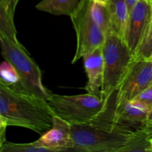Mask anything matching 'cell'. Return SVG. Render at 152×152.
I'll use <instances>...</instances> for the list:
<instances>
[{
    "instance_id": "8fae6325",
    "label": "cell",
    "mask_w": 152,
    "mask_h": 152,
    "mask_svg": "<svg viewBox=\"0 0 152 152\" xmlns=\"http://www.w3.org/2000/svg\"><path fill=\"white\" fill-rule=\"evenodd\" d=\"M84 67L88 81L85 90L87 93L102 97L104 61L102 46L83 56Z\"/></svg>"
},
{
    "instance_id": "30bf717a",
    "label": "cell",
    "mask_w": 152,
    "mask_h": 152,
    "mask_svg": "<svg viewBox=\"0 0 152 152\" xmlns=\"http://www.w3.org/2000/svg\"><path fill=\"white\" fill-rule=\"evenodd\" d=\"M37 142L52 152L72 151L71 125L54 115L51 129L41 135Z\"/></svg>"
},
{
    "instance_id": "7402d4cb",
    "label": "cell",
    "mask_w": 152,
    "mask_h": 152,
    "mask_svg": "<svg viewBox=\"0 0 152 152\" xmlns=\"http://www.w3.org/2000/svg\"><path fill=\"white\" fill-rule=\"evenodd\" d=\"M142 129L146 132L149 139H152V110L148 114L146 123H145V126L142 128Z\"/></svg>"
},
{
    "instance_id": "484cf974",
    "label": "cell",
    "mask_w": 152,
    "mask_h": 152,
    "mask_svg": "<svg viewBox=\"0 0 152 152\" xmlns=\"http://www.w3.org/2000/svg\"><path fill=\"white\" fill-rule=\"evenodd\" d=\"M148 151H152V139L150 140V142H149V146H148Z\"/></svg>"
},
{
    "instance_id": "603a6c76",
    "label": "cell",
    "mask_w": 152,
    "mask_h": 152,
    "mask_svg": "<svg viewBox=\"0 0 152 152\" xmlns=\"http://www.w3.org/2000/svg\"><path fill=\"white\" fill-rule=\"evenodd\" d=\"M140 0H126V3H127L128 9H129V12L131 11L132 7L136 4L137 2H138Z\"/></svg>"
},
{
    "instance_id": "5b68a950",
    "label": "cell",
    "mask_w": 152,
    "mask_h": 152,
    "mask_svg": "<svg viewBox=\"0 0 152 152\" xmlns=\"http://www.w3.org/2000/svg\"><path fill=\"white\" fill-rule=\"evenodd\" d=\"M104 76L102 97H109L121 84L129 65L134 60V54L124 39L111 31L105 37L102 45Z\"/></svg>"
},
{
    "instance_id": "83f0119b",
    "label": "cell",
    "mask_w": 152,
    "mask_h": 152,
    "mask_svg": "<svg viewBox=\"0 0 152 152\" xmlns=\"http://www.w3.org/2000/svg\"><path fill=\"white\" fill-rule=\"evenodd\" d=\"M148 59H152V53H151V56H150V58Z\"/></svg>"
},
{
    "instance_id": "ffe728a7",
    "label": "cell",
    "mask_w": 152,
    "mask_h": 152,
    "mask_svg": "<svg viewBox=\"0 0 152 152\" xmlns=\"http://www.w3.org/2000/svg\"><path fill=\"white\" fill-rule=\"evenodd\" d=\"M133 100L137 101L146 106L150 111L152 110V85L138 94Z\"/></svg>"
},
{
    "instance_id": "9c48e42d",
    "label": "cell",
    "mask_w": 152,
    "mask_h": 152,
    "mask_svg": "<svg viewBox=\"0 0 152 152\" xmlns=\"http://www.w3.org/2000/svg\"><path fill=\"white\" fill-rule=\"evenodd\" d=\"M150 111L146 106L137 101L117 100L116 98L114 120L118 126L137 132L144 127Z\"/></svg>"
},
{
    "instance_id": "4fadbf2b",
    "label": "cell",
    "mask_w": 152,
    "mask_h": 152,
    "mask_svg": "<svg viewBox=\"0 0 152 152\" xmlns=\"http://www.w3.org/2000/svg\"><path fill=\"white\" fill-rule=\"evenodd\" d=\"M79 4V0H42L36 5V8L56 16H71L77 10Z\"/></svg>"
},
{
    "instance_id": "ba28073f",
    "label": "cell",
    "mask_w": 152,
    "mask_h": 152,
    "mask_svg": "<svg viewBox=\"0 0 152 152\" xmlns=\"http://www.w3.org/2000/svg\"><path fill=\"white\" fill-rule=\"evenodd\" d=\"M152 85V59H134L117 91L116 98L133 100Z\"/></svg>"
},
{
    "instance_id": "3957f363",
    "label": "cell",
    "mask_w": 152,
    "mask_h": 152,
    "mask_svg": "<svg viewBox=\"0 0 152 152\" xmlns=\"http://www.w3.org/2000/svg\"><path fill=\"white\" fill-rule=\"evenodd\" d=\"M0 46L4 59L16 68L21 77V86L16 90L47 100L50 93L43 86L41 70L25 47L18 39L3 34H0Z\"/></svg>"
},
{
    "instance_id": "cb8c5ba5",
    "label": "cell",
    "mask_w": 152,
    "mask_h": 152,
    "mask_svg": "<svg viewBox=\"0 0 152 152\" xmlns=\"http://www.w3.org/2000/svg\"><path fill=\"white\" fill-rule=\"evenodd\" d=\"M151 35H152V14H151V22H150V26H149V29H148V37H147V39H148L149 37H151Z\"/></svg>"
},
{
    "instance_id": "7a4b0ae2",
    "label": "cell",
    "mask_w": 152,
    "mask_h": 152,
    "mask_svg": "<svg viewBox=\"0 0 152 152\" xmlns=\"http://www.w3.org/2000/svg\"><path fill=\"white\" fill-rule=\"evenodd\" d=\"M53 116L47 100L0 82V123L42 135L51 129Z\"/></svg>"
},
{
    "instance_id": "7c38bea8",
    "label": "cell",
    "mask_w": 152,
    "mask_h": 152,
    "mask_svg": "<svg viewBox=\"0 0 152 152\" xmlns=\"http://www.w3.org/2000/svg\"><path fill=\"white\" fill-rule=\"evenodd\" d=\"M107 4L111 17L112 31L124 39L129 13L126 0H108Z\"/></svg>"
},
{
    "instance_id": "d6986e66",
    "label": "cell",
    "mask_w": 152,
    "mask_h": 152,
    "mask_svg": "<svg viewBox=\"0 0 152 152\" xmlns=\"http://www.w3.org/2000/svg\"><path fill=\"white\" fill-rule=\"evenodd\" d=\"M152 53V35L140 47L135 53L134 59H148Z\"/></svg>"
},
{
    "instance_id": "d4e9b609",
    "label": "cell",
    "mask_w": 152,
    "mask_h": 152,
    "mask_svg": "<svg viewBox=\"0 0 152 152\" xmlns=\"http://www.w3.org/2000/svg\"><path fill=\"white\" fill-rule=\"evenodd\" d=\"M93 1H96V2L102 3V4H107V3H108V0H93Z\"/></svg>"
},
{
    "instance_id": "277c9868",
    "label": "cell",
    "mask_w": 152,
    "mask_h": 152,
    "mask_svg": "<svg viewBox=\"0 0 152 152\" xmlns=\"http://www.w3.org/2000/svg\"><path fill=\"white\" fill-rule=\"evenodd\" d=\"M108 100V98H100L89 93L71 96L50 93L47 102L53 115L73 125L94 120L104 111Z\"/></svg>"
},
{
    "instance_id": "9a60e30c",
    "label": "cell",
    "mask_w": 152,
    "mask_h": 152,
    "mask_svg": "<svg viewBox=\"0 0 152 152\" xmlns=\"http://www.w3.org/2000/svg\"><path fill=\"white\" fill-rule=\"evenodd\" d=\"M0 152H52L40 145L37 140L28 143H15L5 140L0 145Z\"/></svg>"
},
{
    "instance_id": "6da1fadb",
    "label": "cell",
    "mask_w": 152,
    "mask_h": 152,
    "mask_svg": "<svg viewBox=\"0 0 152 152\" xmlns=\"http://www.w3.org/2000/svg\"><path fill=\"white\" fill-rule=\"evenodd\" d=\"M117 91L108 97L102 113L92 122L71 125L72 151L120 152L136 132L124 129L114 120Z\"/></svg>"
},
{
    "instance_id": "44dd1931",
    "label": "cell",
    "mask_w": 152,
    "mask_h": 152,
    "mask_svg": "<svg viewBox=\"0 0 152 152\" xmlns=\"http://www.w3.org/2000/svg\"><path fill=\"white\" fill-rule=\"evenodd\" d=\"M19 0H0V5L3 6L7 9L12 16H14L15 10Z\"/></svg>"
},
{
    "instance_id": "8992f818",
    "label": "cell",
    "mask_w": 152,
    "mask_h": 152,
    "mask_svg": "<svg viewBox=\"0 0 152 152\" xmlns=\"http://www.w3.org/2000/svg\"><path fill=\"white\" fill-rule=\"evenodd\" d=\"M91 4L92 0H80L77 10L70 16L77 36V48L72 64L102 47L105 42L106 36L94 19Z\"/></svg>"
},
{
    "instance_id": "5bb4252c",
    "label": "cell",
    "mask_w": 152,
    "mask_h": 152,
    "mask_svg": "<svg viewBox=\"0 0 152 152\" xmlns=\"http://www.w3.org/2000/svg\"><path fill=\"white\" fill-rule=\"evenodd\" d=\"M91 13L94 21L105 36L112 31L108 4L96 2L92 0Z\"/></svg>"
},
{
    "instance_id": "2e32d148",
    "label": "cell",
    "mask_w": 152,
    "mask_h": 152,
    "mask_svg": "<svg viewBox=\"0 0 152 152\" xmlns=\"http://www.w3.org/2000/svg\"><path fill=\"white\" fill-rule=\"evenodd\" d=\"M0 82L15 89H19L21 86L20 76L16 68L6 59L0 66Z\"/></svg>"
},
{
    "instance_id": "e0dca14e",
    "label": "cell",
    "mask_w": 152,
    "mask_h": 152,
    "mask_svg": "<svg viewBox=\"0 0 152 152\" xmlns=\"http://www.w3.org/2000/svg\"><path fill=\"white\" fill-rule=\"evenodd\" d=\"M150 139L143 129L137 131L127 145L123 147L120 152L148 151Z\"/></svg>"
},
{
    "instance_id": "52a82bcc",
    "label": "cell",
    "mask_w": 152,
    "mask_h": 152,
    "mask_svg": "<svg viewBox=\"0 0 152 152\" xmlns=\"http://www.w3.org/2000/svg\"><path fill=\"white\" fill-rule=\"evenodd\" d=\"M152 14V4L148 0L136 3L129 13L124 40L134 56L146 40Z\"/></svg>"
},
{
    "instance_id": "4316f807",
    "label": "cell",
    "mask_w": 152,
    "mask_h": 152,
    "mask_svg": "<svg viewBox=\"0 0 152 152\" xmlns=\"http://www.w3.org/2000/svg\"><path fill=\"white\" fill-rule=\"evenodd\" d=\"M148 1H149V2H150V3H151V4H152V0H148Z\"/></svg>"
},
{
    "instance_id": "ac0fdd59",
    "label": "cell",
    "mask_w": 152,
    "mask_h": 152,
    "mask_svg": "<svg viewBox=\"0 0 152 152\" xmlns=\"http://www.w3.org/2000/svg\"><path fill=\"white\" fill-rule=\"evenodd\" d=\"M0 34L6 35L11 39L17 40V32L15 28L13 17L7 9L0 5Z\"/></svg>"
}]
</instances>
